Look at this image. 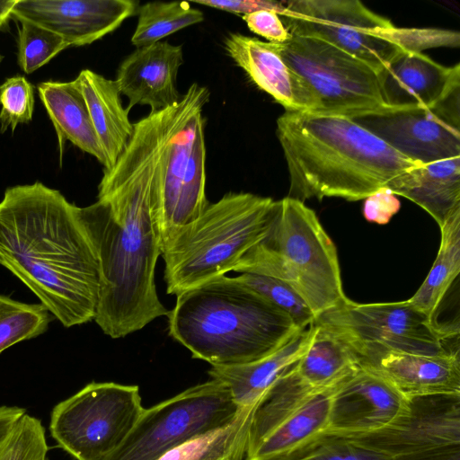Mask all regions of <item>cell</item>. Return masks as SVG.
<instances>
[{
	"label": "cell",
	"mask_w": 460,
	"mask_h": 460,
	"mask_svg": "<svg viewBox=\"0 0 460 460\" xmlns=\"http://www.w3.org/2000/svg\"><path fill=\"white\" fill-rule=\"evenodd\" d=\"M163 119L164 111L134 123L127 147L103 170L97 201L76 209L99 263L94 321L112 339L169 314L155 283L162 250L152 194Z\"/></svg>",
	"instance_id": "cell-1"
},
{
	"label": "cell",
	"mask_w": 460,
	"mask_h": 460,
	"mask_svg": "<svg viewBox=\"0 0 460 460\" xmlns=\"http://www.w3.org/2000/svg\"><path fill=\"white\" fill-rule=\"evenodd\" d=\"M77 206L40 181L5 190L0 201V265L63 326L94 320L99 263Z\"/></svg>",
	"instance_id": "cell-2"
},
{
	"label": "cell",
	"mask_w": 460,
	"mask_h": 460,
	"mask_svg": "<svg viewBox=\"0 0 460 460\" xmlns=\"http://www.w3.org/2000/svg\"><path fill=\"white\" fill-rule=\"evenodd\" d=\"M277 137L289 173L287 197L302 202L365 199L419 165L345 115L285 111Z\"/></svg>",
	"instance_id": "cell-3"
},
{
	"label": "cell",
	"mask_w": 460,
	"mask_h": 460,
	"mask_svg": "<svg viewBox=\"0 0 460 460\" xmlns=\"http://www.w3.org/2000/svg\"><path fill=\"white\" fill-rule=\"evenodd\" d=\"M167 318L169 335L212 367L254 362L303 331L265 297L226 275L178 295Z\"/></svg>",
	"instance_id": "cell-4"
},
{
	"label": "cell",
	"mask_w": 460,
	"mask_h": 460,
	"mask_svg": "<svg viewBox=\"0 0 460 460\" xmlns=\"http://www.w3.org/2000/svg\"><path fill=\"white\" fill-rule=\"evenodd\" d=\"M275 200L248 192H229L208 203L162 246L166 292L176 296L232 271L268 234Z\"/></svg>",
	"instance_id": "cell-5"
},
{
	"label": "cell",
	"mask_w": 460,
	"mask_h": 460,
	"mask_svg": "<svg viewBox=\"0 0 460 460\" xmlns=\"http://www.w3.org/2000/svg\"><path fill=\"white\" fill-rule=\"evenodd\" d=\"M232 271L284 281L306 303L316 319L349 299L342 288L335 244L314 211L289 197L275 200L268 234Z\"/></svg>",
	"instance_id": "cell-6"
},
{
	"label": "cell",
	"mask_w": 460,
	"mask_h": 460,
	"mask_svg": "<svg viewBox=\"0 0 460 460\" xmlns=\"http://www.w3.org/2000/svg\"><path fill=\"white\" fill-rule=\"evenodd\" d=\"M206 86L192 84L175 105L164 111L162 138L153 181V208L161 246L196 219L208 205L206 196Z\"/></svg>",
	"instance_id": "cell-7"
},
{
	"label": "cell",
	"mask_w": 460,
	"mask_h": 460,
	"mask_svg": "<svg viewBox=\"0 0 460 460\" xmlns=\"http://www.w3.org/2000/svg\"><path fill=\"white\" fill-rule=\"evenodd\" d=\"M242 408L223 382L210 378L145 408L123 443L102 460H157L190 439L228 425Z\"/></svg>",
	"instance_id": "cell-8"
},
{
	"label": "cell",
	"mask_w": 460,
	"mask_h": 460,
	"mask_svg": "<svg viewBox=\"0 0 460 460\" xmlns=\"http://www.w3.org/2000/svg\"><path fill=\"white\" fill-rule=\"evenodd\" d=\"M145 408L137 385L91 382L52 409L51 437L76 460H102L125 440Z\"/></svg>",
	"instance_id": "cell-9"
},
{
	"label": "cell",
	"mask_w": 460,
	"mask_h": 460,
	"mask_svg": "<svg viewBox=\"0 0 460 460\" xmlns=\"http://www.w3.org/2000/svg\"><path fill=\"white\" fill-rule=\"evenodd\" d=\"M316 321L343 333L362 359L382 350L423 355L459 351L446 345L447 341L458 337V324H441L409 300L359 304L348 299Z\"/></svg>",
	"instance_id": "cell-10"
},
{
	"label": "cell",
	"mask_w": 460,
	"mask_h": 460,
	"mask_svg": "<svg viewBox=\"0 0 460 460\" xmlns=\"http://www.w3.org/2000/svg\"><path fill=\"white\" fill-rule=\"evenodd\" d=\"M273 45L316 96L320 113L350 116L386 108L378 72L358 58L312 37L291 34Z\"/></svg>",
	"instance_id": "cell-11"
},
{
	"label": "cell",
	"mask_w": 460,
	"mask_h": 460,
	"mask_svg": "<svg viewBox=\"0 0 460 460\" xmlns=\"http://www.w3.org/2000/svg\"><path fill=\"white\" fill-rule=\"evenodd\" d=\"M281 16L290 34L324 40L377 72L406 52L389 37L392 22L358 0H293Z\"/></svg>",
	"instance_id": "cell-12"
},
{
	"label": "cell",
	"mask_w": 460,
	"mask_h": 460,
	"mask_svg": "<svg viewBox=\"0 0 460 460\" xmlns=\"http://www.w3.org/2000/svg\"><path fill=\"white\" fill-rule=\"evenodd\" d=\"M411 398L362 364L333 396L327 437L354 438L380 431L402 421Z\"/></svg>",
	"instance_id": "cell-13"
},
{
	"label": "cell",
	"mask_w": 460,
	"mask_h": 460,
	"mask_svg": "<svg viewBox=\"0 0 460 460\" xmlns=\"http://www.w3.org/2000/svg\"><path fill=\"white\" fill-rule=\"evenodd\" d=\"M418 164L460 157V131L430 109L383 108L348 116Z\"/></svg>",
	"instance_id": "cell-14"
},
{
	"label": "cell",
	"mask_w": 460,
	"mask_h": 460,
	"mask_svg": "<svg viewBox=\"0 0 460 460\" xmlns=\"http://www.w3.org/2000/svg\"><path fill=\"white\" fill-rule=\"evenodd\" d=\"M408 416L394 426L344 438L393 457L460 444V394L413 396Z\"/></svg>",
	"instance_id": "cell-15"
},
{
	"label": "cell",
	"mask_w": 460,
	"mask_h": 460,
	"mask_svg": "<svg viewBox=\"0 0 460 460\" xmlns=\"http://www.w3.org/2000/svg\"><path fill=\"white\" fill-rule=\"evenodd\" d=\"M136 9L131 0H16L11 19L31 21L79 47L114 31Z\"/></svg>",
	"instance_id": "cell-16"
},
{
	"label": "cell",
	"mask_w": 460,
	"mask_h": 460,
	"mask_svg": "<svg viewBox=\"0 0 460 460\" xmlns=\"http://www.w3.org/2000/svg\"><path fill=\"white\" fill-rule=\"evenodd\" d=\"M183 63L181 45L159 41L137 48L119 65L116 83L127 96L129 111L135 105H147L150 113L159 112L179 102L177 75Z\"/></svg>",
	"instance_id": "cell-17"
},
{
	"label": "cell",
	"mask_w": 460,
	"mask_h": 460,
	"mask_svg": "<svg viewBox=\"0 0 460 460\" xmlns=\"http://www.w3.org/2000/svg\"><path fill=\"white\" fill-rule=\"evenodd\" d=\"M225 49L251 80L286 111L319 112L318 99L284 61L272 42L231 33L225 40Z\"/></svg>",
	"instance_id": "cell-18"
},
{
	"label": "cell",
	"mask_w": 460,
	"mask_h": 460,
	"mask_svg": "<svg viewBox=\"0 0 460 460\" xmlns=\"http://www.w3.org/2000/svg\"><path fill=\"white\" fill-rule=\"evenodd\" d=\"M386 107L434 109L460 87V66L448 67L422 52H403L378 72Z\"/></svg>",
	"instance_id": "cell-19"
},
{
	"label": "cell",
	"mask_w": 460,
	"mask_h": 460,
	"mask_svg": "<svg viewBox=\"0 0 460 460\" xmlns=\"http://www.w3.org/2000/svg\"><path fill=\"white\" fill-rule=\"evenodd\" d=\"M362 364L384 376L408 397L460 394L459 351L434 355L375 351L368 353Z\"/></svg>",
	"instance_id": "cell-20"
},
{
	"label": "cell",
	"mask_w": 460,
	"mask_h": 460,
	"mask_svg": "<svg viewBox=\"0 0 460 460\" xmlns=\"http://www.w3.org/2000/svg\"><path fill=\"white\" fill-rule=\"evenodd\" d=\"M341 384L315 394L288 415L245 459L299 460L311 452L327 437L333 396Z\"/></svg>",
	"instance_id": "cell-21"
},
{
	"label": "cell",
	"mask_w": 460,
	"mask_h": 460,
	"mask_svg": "<svg viewBox=\"0 0 460 460\" xmlns=\"http://www.w3.org/2000/svg\"><path fill=\"white\" fill-rule=\"evenodd\" d=\"M361 363L360 354L343 333L315 321L306 350L290 370L307 387L323 391L348 379Z\"/></svg>",
	"instance_id": "cell-22"
},
{
	"label": "cell",
	"mask_w": 460,
	"mask_h": 460,
	"mask_svg": "<svg viewBox=\"0 0 460 460\" xmlns=\"http://www.w3.org/2000/svg\"><path fill=\"white\" fill-rule=\"evenodd\" d=\"M37 90L57 134L59 165H62L66 143L70 141L105 167V156L76 80L45 81L38 84Z\"/></svg>",
	"instance_id": "cell-23"
},
{
	"label": "cell",
	"mask_w": 460,
	"mask_h": 460,
	"mask_svg": "<svg viewBox=\"0 0 460 460\" xmlns=\"http://www.w3.org/2000/svg\"><path fill=\"white\" fill-rule=\"evenodd\" d=\"M75 80L86 102L105 156L104 170H110L127 147L134 132V124L122 105L121 93L115 80L90 69L82 70Z\"/></svg>",
	"instance_id": "cell-24"
},
{
	"label": "cell",
	"mask_w": 460,
	"mask_h": 460,
	"mask_svg": "<svg viewBox=\"0 0 460 460\" xmlns=\"http://www.w3.org/2000/svg\"><path fill=\"white\" fill-rule=\"evenodd\" d=\"M312 335L313 324L259 360L233 367H212L208 373L210 378L229 388L240 407L257 406L270 385L302 357Z\"/></svg>",
	"instance_id": "cell-25"
},
{
	"label": "cell",
	"mask_w": 460,
	"mask_h": 460,
	"mask_svg": "<svg viewBox=\"0 0 460 460\" xmlns=\"http://www.w3.org/2000/svg\"><path fill=\"white\" fill-rule=\"evenodd\" d=\"M425 209L440 227L460 210V157L419 164L389 188Z\"/></svg>",
	"instance_id": "cell-26"
},
{
	"label": "cell",
	"mask_w": 460,
	"mask_h": 460,
	"mask_svg": "<svg viewBox=\"0 0 460 460\" xmlns=\"http://www.w3.org/2000/svg\"><path fill=\"white\" fill-rule=\"evenodd\" d=\"M439 228L441 242L437 258L420 287L408 299L432 318H436L440 303L460 271V210Z\"/></svg>",
	"instance_id": "cell-27"
},
{
	"label": "cell",
	"mask_w": 460,
	"mask_h": 460,
	"mask_svg": "<svg viewBox=\"0 0 460 460\" xmlns=\"http://www.w3.org/2000/svg\"><path fill=\"white\" fill-rule=\"evenodd\" d=\"M255 408L243 407L228 425L190 439L157 460H243Z\"/></svg>",
	"instance_id": "cell-28"
},
{
	"label": "cell",
	"mask_w": 460,
	"mask_h": 460,
	"mask_svg": "<svg viewBox=\"0 0 460 460\" xmlns=\"http://www.w3.org/2000/svg\"><path fill=\"white\" fill-rule=\"evenodd\" d=\"M203 20V13L186 1L146 3L139 8L131 43L136 48L148 46Z\"/></svg>",
	"instance_id": "cell-29"
},
{
	"label": "cell",
	"mask_w": 460,
	"mask_h": 460,
	"mask_svg": "<svg viewBox=\"0 0 460 460\" xmlns=\"http://www.w3.org/2000/svg\"><path fill=\"white\" fill-rule=\"evenodd\" d=\"M54 316L41 304H28L0 294V353L49 329Z\"/></svg>",
	"instance_id": "cell-30"
},
{
	"label": "cell",
	"mask_w": 460,
	"mask_h": 460,
	"mask_svg": "<svg viewBox=\"0 0 460 460\" xmlns=\"http://www.w3.org/2000/svg\"><path fill=\"white\" fill-rule=\"evenodd\" d=\"M18 22L17 62L22 72L32 74L69 48L57 33L31 21Z\"/></svg>",
	"instance_id": "cell-31"
},
{
	"label": "cell",
	"mask_w": 460,
	"mask_h": 460,
	"mask_svg": "<svg viewBox=\"0 0 460 460\" xmlns=\"http://www.w3.org/2000/svg\"><path fill=\"white\" fill-rule=\"evenodd\" d=\"M235 278L286 313L299 329L305 330L316 321L306 303L284 281L248 272Z\"/></svg>",
	"instance_id": "cell-32"
},
{
	"label": "cell",
	"mask_w": 460,
	"mask_h": 460,
	"mask_svg": "<svg viewBox=\"0 0 460 460\" xmlns=\"http://www.w3.org/2000/svg\"><path fill=\"white\" fill-rule=\"evenodd\" d=\"M34 110L33 85L21 75L0 84V133L31 121Z\"/></svg>",
	"instance_id": "cell-33"
},
{
	"label": "cell",
	"mask_w": 460,
	"mask_h": 460,
	"mask_svg": "<svg viewBox=\"0 0 460 460\" xmlns=\"http://www.w3.org/2000/svg\"><path fill=\"white\" fill-rule=\"evenodd\" d=\"M48 445L40 419L26 413L0 445V460H45Z\"/></svg>",
	"instance_id": "cell-34"
},
{
	"label": "cell",
	"mask_w": 460,
	"mask_h": 460,
	"mask_svg": "<svg viewBox=\"0 0 460 460\" xmlns=\"http://www.w3.org/2000/svg\"><path fill=\"white\" fill-rule=\"evenodd\" d=\"M299 460H394V457L349 438L326 437Z\"/></svg>",
	"instance_id": "cell-35"
},
{
	"label": "cell",
	"mask_w": 460,
	"mask_h": 460,
	"mask_svg": "<svg viewBox=\"0 0 460 460\" xmlns=\"http://www.w3.org/2000/svg\"><path fill=\"white\" fill-rule=\"evenodd\" d=\"M242 18L251 31L265 38L268 42L283 43L291 37L279 13L274 11L259 10Z\"/></svg>",
	"instance_id": "cell-36"
},
{
	"label": "cell",
	"mask_w": 460,
	"mask_h": 460,
	"mask_svg": "<svg viewBox=\"0 0 460 460\" xmlns=\"http://www.w3.org/2000/svg\"><path fill=\"white\" fill-rule=\"evenodd\" d=\"M364 200V217L367 221L378 225L389 223L401 208V203L396 195L388 189H381Z\"/></svg>",
	"instance_id": "cell-37"
},
{
	"label": "cell",
	"mask_w": 460,
	"mask_h": 460,
	"mask_svg": "<svg viewBox=\"0 0 460 460\" xmlns=\"http://www.w3.org/2000/svg\"><path fill=\"white\" fill-rule=\"evenodd\" d=\"M192 3L242 15L259 10H271L282 15L286 9L283 3L262 0H197Z\"/></svg>",
	"instance_id": "cell-38"
},
{
	"label": "cell",
	"mask_w": 460,
	"mask_h": 460,
	"mask_svg": "<svg viewBox=\"0 0 460 460\" xmlns=\"http://www.w3.org/2000/svg\"><path fill=\"white\" fill-rule=\"evenodd\" d=\"M394 460H460V444L396 456Z\"/></svg>",
	"instance_id": "cell-39"
},
{
	"label": "cell",
	"mask_w": 460,
	"mask_h": 460,
	"mask_svg": "<svg viewBox=\"0 0 460 460\" xmlns=\"http://www.w3.org/2000/svg\"><path fill=\"white\" fill-rule=\"evenodd\" d=\"M26 413V410L22 407L0 406V445L9 437Z\"/></svg>",
	"instance_id": "cell-40"
},
{
	"label": "cell",
	"mask_w": 460,
	"mask_h": 460,
	"mask_svg": "<svg viewBox=\"0 0 460 460\" xmlns=\"http://www.w3.org/2000/svg\"><path fill=\"white\" fill-rule=\"evenodd\" d=\"M16 0H0V31L8 29L11 12Z\"/></svg>",
	"instance_id": "cell-41"
},
{
	"label": "cell",
	"mask_w": 460,
	"mask_h": 460,
	"mask_svg": "<svg viewBox=\"0 0 460 460\" xmlns=\"http://www.w3.org/2000/svg\"><path fill=\"white\" fill-rule=\"evenodd\" d=\"M3 58H4V57L0 54V65H1V63L3 61Z\"/></svg>",
	"instance_id": "cell-42"
},
{
	"label": "cell",
	"mask_w": 460,
	"mask_h": 460,
	"mask_svg": "<svg viewBox=\"0 0 460 460\" xmlns=\"http://www.w3.org/2000/svg\"><path fill=\"white\" fill-rule=\"evenodd\" d=\"M45 460H48L47 458Z\"/></svg>",
	"instance_id": "cell-43"
}]
</instances>
